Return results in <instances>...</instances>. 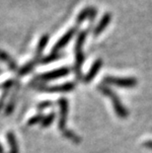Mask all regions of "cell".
<instances>
[{
  "mask_svg": "<svg viewBox=\"0 0 152 153\" xmlns=\"http://www.w3.org/2000/svg\"><path fill=\"white\" fill-rule=\"evenodd\" d=\"M76 32H77V26H75V27H73V28H70L69 30L67 31L59 41H57V43L53 45L51 51H53V53H59L60 50H62L63 48H65L66 45L69 43L71 41V39H72L74 37V35L76 34Z\"/></svg>",
  "mask_w": 152,
  "mask_h": 153,
  "instance_id": "obj_7",
  "label": "cell"
},
{
  "mask_svg": "<svg viewBox=\"0 0 152 153\" xmlns=\"http://www.w3.org/2000/svg\"><path fill=\"white\" fill-rule=\"evenodd\" d=\"M76 84L75 82H66L63 84H59V85H53L48 86L43 83H36L33 85V87L36 90L42 91V92L46 93H65V92H70L75 89Z\"/></svg>",
  "mask_w": 152,
  "mask_h": 153,
  "instance_id": "obj_3",
  "label": "cell"
},
{
  "mask_svg": "<svg viewBox=\"0 0 152 153\" xmlns=\"http://www.w3.org/2000/svg\"><path fill=\"white\" fill-rule=\"evenodd\" d=\"M87 31H81L77 36L75 47H74V51H75V63H74L73 71L75 73V76L78 80L83 79L81 68L84 62V53H83V45L86 40Z\"/></svg>",
  "mask_w": 152,
  "mask_h": 153,
  "instance_id": "obj_1",
  "label": "cell"
},
{
  "mask_svg": "<svg viewBox=\"0 0 152 153\" xmlns=\"http://www.w3.org/2000/svg\"><path fill=\"white\" fill-rule=\"evenodd\" d=\"M62 56V54L59 53H51L47 55V56H44L41 59V63L42 64H47V63H51V62H53V61H56L57 59H59V58Z\"/></svg>",
  "mask_w": 152,
  "mask_h": 153,
  "instance_id": "obj_16",
  "label": "cell"
},
{
  "mask_svg": "<svg viewBox=\"0 0 152 153\" xmlns=\"http://www.w3.org/2000/svg\"><path fill=\"white\" fill-rule=\"evenodd\" d=\"M15 85V81L13 80V79H9L7 81H5L4 83H2V84H0V89H2V90H9L10 88H12L13 86Z\"/></svg>",
  "mask_w": 152,
  "mask_h": 153,
  "instance_id": "obj_21",
  "label": "cell"
},
{
  "mask_svg": "<svg viewBox=\"0 0 152 153\" xmlns=\"http://www.w3.org/2000/svg\"><path fill=\"white\" fill-rule=\"evenodd\" d=\"M19 87H20V83H17V86H16L14 92L12 93L11 99L9 100L8 105H7V107H6V109H5V115H10V114L13 113V111H14L15 105H16V97H17V93H18Z\"/></svg>",
  "mask_w": 152,
  "mask_h": 153,
  "instance_id": "obj_14",
  "label": "cell"
},
{
  "mask_svg": "<svg viewBox=\"0 0 152 153\" xmlns=\"http://www.w3.org/2000/svg\"><path fill=\"white\" fill-rule=\"evenodd\" d=\"M70 73V68L67 66L60 67L59 69H54L50 72H46L40 75H37L34 81H38V82H46V81H51V80H56L59 78L64 77L66 75H68Z\"/></svg>",
  "mask_w": 152,
  "mask_h": 153,
  "instance_id": "obj_5",
  "label": "cell"
},
{
  "mask_svg": "<svg viewBox=\"0 0 152 153\" xmlns=\"http://www.w3.org/2000/svg\"><path fill=\"white\" fill-rule=\"evenodd\" d=\"M8 91L9 90H5L4 92L2 93L1 97H0V110L3 108V105H4V102H5V100H6V97H7V95H8Z\"/></svg>",
  "mask_w": 152,
  "mask_h": 153,
  "instance_id": "obj_22",
  "label": "cell"
},
{
  "mask_svg": "<svg viewBox=\"0 0 152 153\" xmlns=\"http://www.w3.org/2000/svg\"><path fill=\"white\" fill-rule=\"evenodd\" d=\"M44 118V116L43 113L38 114V115L32 117V118L28 120V126H34V125H38V123H41L42 122H43Z\"/></svg>",
  "mask_w": 152,
  "mask_h": 153,
  "instance_id": "obj_19",
  "label": "cell"
},
{
  "mask_svg": "<svg viewBox=\"0 0 152 153\" xmlns=\"http://www.w3.org/2000/svg\"><path fill=\"white\" fill-rule=\"evenodd\" d=\"M59 106V129L62 133L66 131V120L68 115V101L66 98H60L57 101Z\"/></svg>",
  "mask_w": 152,
  "mask_h": 153,
  "instance_id": "obj_6",
  "label": "cell"
},
{
  "mask_svg": "<svg viewBox=\"0 0 152 153\" xmlns=\"http://www.w3.org/2000/svg\"><path fill=\"white\" fill-rule=\"evenodd\" d=\"M6 137H7L8 144L10 146V151H9V153H19L18 141H17V139H16L14 132L8 131L7 134H6Z\"/></svg>",
  "mask_w": 152,
  "mask_h": 153,
  "instance_id": "obj_13",
  "label": "cell"
},
{
  "mask_svg": "<svg viewBox=\"0 0 152 153\" xmlns=\"http://www.w3.org/2000/svg\"><path fill=\"white\" fill-rule=\"evenodd\" d=\"M103 65V61L101 58H98V59H96L94 61V63L92 64L91 68H90V70L87 72V74L85 76H83V82L84 83H90L91 81L94 79V78L96 77L97 74L99 73L100 69H101V67Z\"/></svg>",
  "mask_w": 152,
  "mask_h": 153,
  "instance_id": "obj_8",
  "label": "cell"
},
{
  "mask_svg": "<svg viewBox=\"0 0 152 153\" xmlns=\"http://www.w3.org/2000/svg\"><path fill=\"white\" fill-rule=\"evenodd\" d=\"M54 119H56V114H54L53 112L50 113L48 115L44 116L43 122L41 123V126H42V128H48V126H50L51 123H53Z\"/></svg>",
  "mask_w": 152,
  "mask_h": 153,
  "instance_id": "obj_18",
  "label": "cell"
},
{
  "mask_svg": "<svg viewBox=\"0 0 152 153\" xmlns=\"http://www.w3.org/2000/svg\"><path fill=\"white\" fill-rule=\"evenodd\" d=\"M0 60L4 61V62L7 64V66L9 67V69L11 71H14V72H18L19 71V66L17 62L13 59V57H11L9 53H7L4 51H0Z\"/></svg>",
  "mask_w": 152,
  "mask_h": 153,
  "instance_id": "obj_12",
  "label": "cell"
},
{
  "mask_svg": "<svg viewBox=\"0 0 152 153\" xmlns=\"http://www.w3.org/2000/svg\"><path fill=\"white\" fill-rule=\"evenodd\" d=\"M97 9H95L94 7H86L84 8L83 10L77 15L76 17V24H82V23L86 20L87 18L91 19V20H94L95 17L97 16Z\"/></svg>",
  "mask_w": 152,
  "mask_h": 153,
  "instance_id": "obj_11",
  "label": "cell"
},
{
  "mask_svg": "<svg viewBox=\"0 0 152 153\" xmlns=\"http://www.w3.org/2000/svg\"><path fill=\"white\" fill-rule=\"evenodd\" d=\"M112 18H113V16L111 13H109V12L105 13V14L103 15V17L101 18V20L99 21L98 25H97L95 29L93 30V35L96 37V36H99L101 33H103V32L105 31V29L109 26Z\"/></svg>",
  "mask_w": 152,
  "mask_h": 153,
  "instance_id": "obj_10",
  "label": "cell"
},
{
  "mask_svg": "<svg viewBox=\"0 0 152 153\" xmlns=\"http://www.w3.org/2000/svg\"><path fill=\"white\" fill-rule=\"evenodd\" d=\"M62 135L65 136L66 138H68L70 141H72L73 143H76V144H79L81 142V137L78 136L75 132L70 131V129H66L65 131L62 132Z\"/></svg>",
  "mask_w": 152,
  "mask_h": 153,
  "instance_id": "obj_17",
  "label": "cell"
},
{
  "mask_svg": "<svg viewBox=\"0 0 152 153\" xmlns=\"http://www.w3.org/2000/svg\"><path fill=\"white\" fill-rule=\"evenodd\" d=\"M98 90L101 92L103 95L107 96L108 98L111 99L113 106H114L115 113L117 114V116L121 119H127L128 117V111L125 109V107L122 105V103L121 102L119 97L113 91L111 88L104 84H100L98 86Z\"/></svg>",
  "mask_w": 152,
  "mask_h": 153,
  "instance_id": "obj_2",
  "label": "cell"
},
{
  "mask_svg": "<svg viewBox=\"0 0 152 153\" xmlns=\"http://www.w3.org/2000/svg\"><path fill=\"white\" fill-rule=\"evenodd\" d=\"M103 82H104L107 86L113 85L116 87L121 88H133L136 86L137 79L134 77H116V76H110L107 75L103 78Z\"/></svg>",
  "mask_w": 152,
  "mask_h": 153,
  "instance_id": "obj_4",
  "label": "cell"
},
{
  "mask_svg": "<svg viewBox=\"0 0 152 153\" xmlns=\"http://www.w3.org/2000/svg\"><path fill=\"white\" fill-rule=\"evenodd\" d=\"M0 153H5L4 152V149H3V146L0 144Z\"/></svg>",
  "mask_w": 152,
  "mask_h": 153,
  "instance_id": "obj_24",
  "label": "cell"
},
{
  "mask_svg": "<svg viewBox=\"0 0 152 153\" xmlns=\"http://www.w3.org/2000/svg\"><path fill=\"white\" fill-rule=\"evenodd\" d=\"M53 102H51V101L46 100V101H43V102H41L40 104H38L37 109H38L39 112H42V111L50 108V107L53 106Z\"/></svg>",
  "mask_w": 152,
  "mask_h": 153,
  "instance_id": "obj_20",
  "label": "cell"
},
{
  "mask_svg": "<svg viewBox=\"0 0 152 153\" xmlns=\"http://www.w3.org/2000/svg\"><path fill=\"white\" fill-rule=\"evenodd\" d=\"M37 62L34 60V59H32L31 61H29L28 63H26L25 65H23L22 66L20 69H19V71H18V75L19 76H23V75H26V74H28V73H30L32 70L34 69L35 68V66L37 65Z\"/></svg>",
  "mask_w": 152,
  "mask_h": 153,
  "instance_id": "obj_15",
  "label": "cell"
},
{
  "mask_svg": "<svg viewBox=\"0 0 152 153\" xmlns=\"http://www.w3.org/2000/svg\"><path fill=\"white\" fill-rule=\"evenodd\" d=\"M48 41H50V36H48L47 34L43 35L40 40H39V43L37 45V50H36V55L34 57V60L37 63L41 62L42 55H43V53H44V48H46V47H47Z\"/></svg>",
  "mask_w": 152,
  "mask_h": 153,
  "instance_id": "obj_9",
  "label": "cell"
},
{
  "mask_svg": "<svg viewBox=\"0 0 152 153\" xmlns=\"http://www.w3.org/2000/svg\"><path fill=\"white\" fill-rule=\"evenodd\" d=\"M144 146L148 149H152V140H147L144 142Z\"/></svg>",
  "mask_w": 152,
  "mask_h": 153,
  "instance_id": "obj_23",
  "label": "cell"
}]
</instances>
